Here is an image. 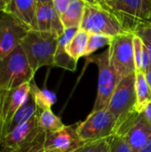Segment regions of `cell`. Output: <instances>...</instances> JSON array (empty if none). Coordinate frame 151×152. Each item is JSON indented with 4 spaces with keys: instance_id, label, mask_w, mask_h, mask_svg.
I'll use <instances>...</instances> for the list:
<instances>
[{
    "instance_id": "1",
    "label": "cell",
    "mask_w": 151,
    "mask_h": 152,
    "mask_svg": "<svg viewBox=\"0 0 151 152\" xmlns=\"http://www.w3.org/2000/svg\"><path fill=\"white\" fill-rule=\"evenodd\" d=\"M135 72L123 77L109 100L108 110L116 119L115 133L125 134L132 123L141 114L136 111V97L134 91Z\"/></svg>"
},
{
    "instance_id": "2",
    "label": "cell",
    "mask_w": 151,
    "mask_h": 152,
    "mask_svg": "<svg viewBox=\"0 0 151 152\" xmlns=\"http://www.w3.org/2000/svg\"><path fill=\"white\" fill-rule=\"evenodd\" d=\"M59 37L54 33L38 30H29L23 37L20 45L35 74L42 67L54 66Z\"/></svg>"
},
{
    "instance_id": "3",
    "label": "cell",
    "mask_w": 151,
    "mask_h": 152,
    "mask_svg": "<svg viewBox=\"0 0 151 152\" xmlns=\"http://www.w3.org/2000/svg\"><path fill=\"white\" fill-rule=\"evenodd\" d=\"M35 73L31 69L21 45L0 59V88L12 90L24 83L31 82Z\"/></svg>"
},
{
    "instance_id": "4",
    "label": "cell",
    "mask_w": 151,
    "mask_h": 152,
    "mask_svg": "<svg viewBox=\"0 0 151 152\" xmlns=\"http://www.w3.org/2000/svg\"><path fill=\"white\" fill-rule=\"evenodd\" d=\"M133 37V33L125 32L114 37L109 45V62L118 82L135 72Z\"/></svg>"
},
{
    "instance_id": "5",
    "label": "cell",
    "mask_w": 151,
    "mask_h": 152,
    "mask_svg": "<svg viewBox=\"0 0 151 152\" xmlns=\"http://www.w3.org/2000/svg\"><path fill=\"white\" fill-rule=\"evenodd\" d=\"M80 28L88 33L101 34L111 37L126 32L114 12L100 5L87 4Z\"/></svg>"
},
{
    "instance_id": "6",
    "label": "cell",
    "mask_w": 151,
    "mask_h": 152,
    "mask_svg": "<svg viewBox=\"0 0 151 152\" xmlns=\"http://www.w3.org/2000/svg\"><path fill=\"white\" fill-rule=\"evenodd\" d=\"M89 62L98 68V90L93 111L106 109L118 83L117 77L110 65L109 48L100 54L86 57Z\"/></svg>"
},
{
    "instance_id": "7",
    "label": "cell",
    "mask_w": 151,
    "mask_h": 152,
    "mask_svg": "<svg viewBox=\"0 0 151 152\" xmlns=\"http://www.w3.org/2000/svg\"><path fill=\"white\" fill-rule=\"evenodd\" d=\"M113 12L126 32L135 34L151 22V0H118Z\"/></svg>"
},
{
    "instance_id": "8",
    "label": "cell",
    "mask_w": 151,
    "mask_h": 152,
    "mask_svg": "<svg viewBox=\"0 0 151 152\" xmlns=\"http://www.w3.org/2000/svg\"><path fill=\"white\" fill-rule=\"evenodd\" d=\"M116 119L108 110L92 111L85 120L78 123L77 133L84 142L109 138L115 133Z\"/></svg>"
},
{
    "instance_id": "9",
    "label": "cell",
    "mask_w": 151,
    "mask_h": 152,
    "mask_svg": "<svg viewBox=\"0 0 151 152\" xmlns=\"http://www.w3.org/2000/svg\"><path fill=\"white\" fill-rule=\"evenodd\" d=\"M28 30L12 14L0 12V59L19 46Z\"/></svg>"
},
{
    "instance_id": "10",
    "label": "cell",
    "mask_w": 151,
    "mask_h": 152,
    "mask_svg": "<svg viewBox=\"0 0 151 152\" xmlns=\"http://www.w3.org/2000/svg\"><path fill=\"white\" fill-rule=\"evenodd\" d=\"M78 123L71 126H64L61 129L45 134L44 142V151H58L71 152L81 146L84 142L77 133Z\"/></svg>"
},
{
    "instance_id": "11",
    "label": "cell",
    "mask_w": 151,
    "mask_h": 152,
    "mask_svg": "<svg viewBox=\"0 0 151 152\" xmlns=\"http://www.w3.org/2000/svg\"><path fill=\"white\" fill-rule=\"evenodd\" d=\"M38 109L37 111L26 122L9 132L3 140L1 151H12L20 149L27 143L31 142L41 131L38 124Z\"/></svg>"
},
{
    "instance_id": "12",
    "label": "cell",
    "mask_w": 151,
    "mask_h": 152,
    "mask_svg": "<svg viewBox=\"0 0 151 152\" xmlns=\"http://www.w3.org/2000/svg\"><path fill=\"white\" fill-rule=\"evenodd\" d=\"M36 20V30L38 31L51 32L60 37L65 30L61 17L56 12L53 2L37 4Z\"/></svg>"
},
{
    "instance_id": "13",
    "label": "cell",
    "mask_w": 151,
    "mask_h": 152,
    "mask_svg": "<svg viewBox=\"0 0 151 152\" xmlns=\"http://www.w3.org/2000/svg\"><path fill=\"white\" fill-rule=\"evenodd\" d=\"M36 0H10L4 12L16 18L28 31L36 30Z\"/></svg>"
},
{
    "instance_id": "14",
    "label": "cell",
    "mask_w": 151,
    "mask_h": 152,
    "mask_svg": "<svg viewBox=\"0 0 151 152\" xmlns=\"http://www.w3.org/2000/svg\"><path fill=\"white\" fill-rule=\"evenodd\" d=\"M124 135L132 152H139L151 140V123L141 113Z\"/></svg>"
},
{
    "instance_id": "15",
    "label": "cell",
    "mask_w": 151,
    "mask_h": 152,
    "mask_svg": "<svg viewBox=\"0 0 151 152\" xmlns=\"http://www.w3.org/2000/svg\"><path fill=\"white\" fill-rule=\"evenodd\" d=\"M30 94V82L24 83L9 92L4 117V138L16 111L28 101Z\"/></svg>"
},
{
    "instance_id": "16",
    "label": "cell",
    "mask_w": 151,
    "mask_h": 152,
    "mask_svg": "<svg viewBox=\"0 0 151 152\" xmlns=\"http://www.w3.org/2000/svg\"><path fill=\"white\" fill-rule=\"evenodd\" d=\"M78 28H65L59 37L58 46L54 56V66L65 69L69 71L77 69V61L74 60L67 52V46Z\"/></svg>"
},
{
    "instance_id": "17",
    "label": "cell",
    "mask_w": 151,
    "mask_h": 152,
    "mask_svg": "<svg viewBox=\"0 0 151 152\" xmlns=\"http://www.w3.org/2000/svg\"><path fill=\"white\" fill-rule=\"evenodd\" d=\"M85 4L84 0H71L68 8L60 16L65 28H80Z\"/></svg>"
},
{
    "instance_id": "18",
    "label": "cell",
    "mask_w": 151,
    "mask_h": 152,
    "mask_svg": "<svg viewBox=\"0 0 151 152\" xmlns=\"http://www.w3.org/2000/svg\"><path fill=\"white\" fill-rule=\"evenodd\" d=\"M134 91L136 97V111L138 113H142L146 105L151 101V90L144 72L135 71Z\"/></svg>"
},
{
    "instance_id": "19",
    "label": "cell",
    "mask_w": 151,
    "mask_h": 152,
    "mask_svg": "<svg viewBox=\"0 0 151 152\" xmlns=\"http://www.w3.org/2000/svg\"><path fill=\"white\" fill-rule=\"evenodd\" d=\"M30 94L34 99L36 108L40 110H51L52 106L57 101L54 93L47 89H40L35 83L34 79L30 82Z\"/></svg>"
},
{
    "instance_id": "20",
    "label": "cell",
    "mask_w": 151,
    "mask_h": 152,
    "mask_svg": "<svg viewBox=\"0 0 151 152\" xmlns=\"http://www.w3.org/2000/svg\"><path fill=\"white\" fill-rule=\"evenodd\" d=\"M89 38V33L82 28H78L67 46L68 53L77 61L84 57Z\"/></svg>"
},
{
    "instance_id": "21",
    "label": "cell",
    "mask_w": 151,
    "mask_h": 152,
    "mask_svg": "<svg viewBox=\"0 0 151 152\" xmlns=\"http://www.w3.org/2000/svg\"><path fill=\"white\" fill-rule=\"evenodd\" d=\"M36 111H37L36 105L34 102L32 95L29 94L28 101L16 111L15 115L13 116V118L9 125L7 134L11 131H12L13 129H15L17 126H19L22 123L28 120Z\"/></svg>"
},
{
    "instance_id": "22",
    "label": "cell",
    "mask_w": 151,
    "mask_h": 152,
    "mask_svg": "<svg viewBox=\"0 0 151 152\" xmlns=\"http://www.w3.org/2000/svg\"><path fill=\"white\" fill-rule=\"evenodd\" d=\"M38 119L37 124L41 130L46 133H52L61 129L65 125L62 123L61 119L56 116L52 110H38Z\"/></svg>"
},
{
    "instance_id": "23",
    "label": "cell",
    "mask_w": 151,
    "mask_h": 152,
    "mask_svg": "<svg viewBox=\"0 0 151 152\" xmlns=\"http://www.w3.org/2000/svg\"><path fill=\"white\" fill-rule=\"evenodd\" d=\"M112 38L113 37L106 36V35L89 33V38H88V42H87V45L85 48L84 57L91 56L97 50H99L106 45L109 46Z\"/></svg>"
},
{
    "instance_id": "24",
    "label": "cell",
    "mask_w": 151,
    "mask_h": 152,
    "mask_svg": "<svg viewBox=\"0 0 151 152\" xmlns=\"http://www.w3.org/2000/svg\"><path fill=\"white\" fill-rule=\"evenodd\" d=\"M109 141L110 137L97 141L86 142L71 152H109Z\"/></svg>"
},
{
    "instance_id": "25",
    "label": "cell",
    "mask_w": 151,
    "mask_h": 152,
    "mask_svg": "<svg viewBox=\"0 0 151 152\" xmlns=\"http://www.w3.org/2000/svg\"><path fill=\"white\" fill-rule=\"evenodd\" d=\"M46 132L41 131L31 142L27 143L25 146L21 147L19 150L12 151H0V152H44V142L45 139Z\"/></svg>"
},
{
    "instance_id": "26",
    "label": "cell",
    "mask_w": 151,
    "mask_h": 152,
    "mask_svg": "<svg viewBox=\"0 0 151 152\" xmlns=\"http://www.w3.org/2000/svg\"><path fill=\"white\" fill-rule=\"evenodd\" d=\"M109 152H132V150L124 134H114L110 136Z\"/></svg>"
},
{
    "instance_id": "27",
    "label": "cell",
    "mask_w": 151,
    "mask_h": 152,
    "mask_svg": "<svg viewBox=\"0 0 151 152\" xmlns=\"http://www.w3.org/2000/svg\"><path fill=\"white\" fill-rule=\"evenodd\" d=\"M133 55H134V62H135V71L142 72V63H143V56L145 51V45L142 40V38L134 34L133 37Z\"/></svg>"
},
{
    "instance_id": "28",
    "label": "cell",
    "mask_w": 151,
    "mask_h": 152,
    "mask_svg": "<svg viewBox=\"0 0 151 152\" xmlns=\"http://www.w3.org/2000/svg\"><path fill=\"white\" fill-rule=\"evenodd\" d=\"M135 34L138 35L142 38L144 45L146 46V48L149 52V54H150L151 63V22L140 28L139 30Z\"/></svg>"
},
{
    "instance_id": "29",
    "label": "cell",
    "mask_w": 151,
    "mask_h": 152,
    "mask_svg": "<svg viewBox=\"0 0 151 152\" xmlns=\"http://www.w3.org/2000/svg\"><path fill=\"white\" fill-rule=\"evenodd\" d=\"M52 2H53V4L55 8L56 12L61 16L65 12V10L68 8L71 0H52Z\"/></svg>"
},
{
    "instance_id": "30",
    "label": "cell",
    "mask_w": 151,
    "mask_h": 152,
    "mask_svg": "<svg viewBox=\"0 0 151 152\" xmlns=\"http://www.w3.org/2000/svg\"><path fill=\"white\" fill-rule=\"evenodd\" d=\"M142 115L151 123V101L146 105L142 111Z\"/></svg>"
},
{
    "instance_id": "31",
    "label": "cell",
    "mask_w": 151,
    "mask_h": 152,
    "mask_svg": "<svg viewBox=\"0 0 151 152\" xmlns=\"http://www.w3.org/2000/svg\"><path fill=\"white\" fill-rule=\"evenodd\" d=\"M117 1H118V0H104L105 7H106L109 11H110V12H113V11H114V9H115V6H116Z\"/></svg>"
},
{
    "instance_id": "32",
    "label": "cell",
    "mask_w": 151,
    "mask_h": 152,
    "mask_svg": "<svg viewBox=\"0 0 151 152\" xmlns=\"http://www.w3.org/2000/svg\"><path fill=\"white\" fill-rule=\"evenodd\" d=\"M85 2V4H93V5H100L105 9H107L105 7V4H104V0H84ZM108 10V9H107Z\"/></svg>"
},
{
    "instance_id": "33",
    "label": "cell",
    "mask_w": 151,
    "mask_h": 152,
    "mask_svg": "<svg viewBox=\"0 0 151 152\" xmlns=\"http://www.w3.org/2000/svg\"><path fill=\"white\" fill-rule=\"evenodd\" d=\"M139 152H151V140Z\"/></svg>"
},
{
    "instance_id": "34",
    "label": "cell",
    "mask_w": 151,
    "mask_h": 152,
    "mask_svg": "<svg viewBox=\"0 0 151 152\" xmlns=\"http://www.w3.org/2000/svg\"><path fill=\"white\" fill-rule=\"evenodd\" d=\"M145 76H146V79H147V82L149 84V86L151 90V68L145 73Z\"/></svg>"
},
{
    "instance_id": "35",
    "label": "cell",
    "mask_w": 151,
    "mask_h": 152,
    "mask_svg": "<svg viewBox=\"0 0 151 152\" xmlns=\"http://www.w3.org/2000/svg\"><path fill=\"white\" fill-rule=\"evenodd\" d=\"M6 7V3L4 0H0V12L1 11H5Z\"/></svg>"
},
{
    "instance_id": "36",
    "label": "cell",
    "mask_w": 151,
    "mask_h": 152,
    "mask_svg": "<svg viewBox=\"0 0 151 152\" xmlns=\"http://www.w3.org/2000/svg\"><path fill=\"white\" fill-rule=\"evenodd\" d=\"M36 4H45V3H49L52 2V0H36Z\"/></svg>"
},
{
    "instance_id": "37",
    "label": "cell",
    "mask_w": 151,
    "mask_h": 152,
    "mask_svg": "<svg viewBox=\"0 0 151 152\" xmlns=\"http://www.w3.org/2000/svg\"><path fill=\"white\" fill-rule=\"evenodd\" d=\"M44 152H59L58 151H44Z\"/></svg>"
},
{
    "instance_id": "38",
    "label": "cell",
    "mask_w": 151,
    "mask_h": 152,
    "mask_svg": "<svg viewBox=\"0 0 151 152\" xmlns=\"http://www.w3.org/2000/svg\"><path fill=\"white\" fill-rule=\"evenodd\" d=\"M4 1H5V3H6V4H7L9 3V1H10V0H4Z\"/></svg>"
}]
</instances>
